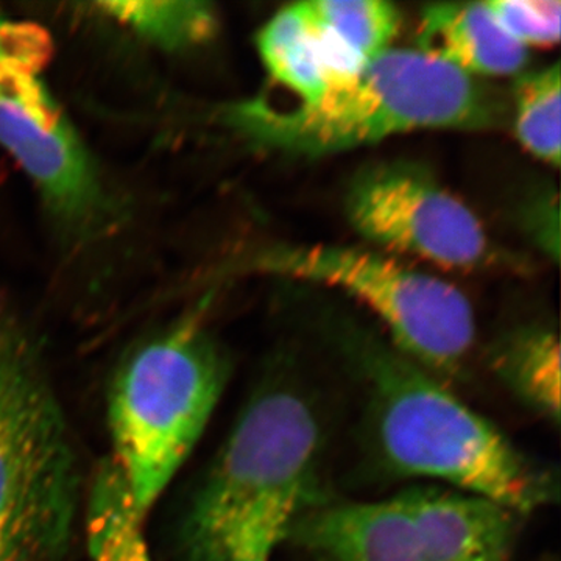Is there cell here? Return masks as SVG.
<instances>
[{"label":"cell","instance_id":"cell-1","mask_svg":"<svg viewBox=\"0 0 561 561\" xmlns=\"http://www.w3.org/2000/svg\"><path fill=\"white\" fill-rule=\"evenodd\" d=\"M321 445L311 391L287 375L262 382L181 519L179 561L272 559L313 505Z\"/></svg>","mask_w":561,"mask_h":561},{"label":"cell","instance_id":"cell-2","mask_svg":"<svg viewBox=\"0 0 561 561\" xmlns=\"http://www.w3.org/2000/svg\"><path fill=\"white\" fill-rule=\"evenodd\" d=\"M342 348L364 382L375 446L391 472L434 479L524 515L557 485L443 379L370 332L345 328Z\"/></svg>","mask_w":561,"mask_h":561},{"label":"cell","instance_id":"cell-3","mask_svg":"<svg viewBox=\"0 0 561 561\" xmlns=\"http://www.w3.org/2000/svg\"><path fill=\"white\" fill-rule=\"evenodd\" d=\"M501 102L437 58L389 49L356 79L287 110L262 99L231 103L224 124L265 150L327 157L426 130L479 131L501 124Z\"/></svg>","mask_w":561,"mask_h":561},{"label":"cell","instance_id":"cell-4","mask_svg":"<svg viewBox=\"0 0 561 561\" xmlns=\"http://www.w3.org/2000/svg\"><path fill=\"white\" fill-rule=\"evenodd\" d=\"M81 501L79 449L38 334L0 295V546L61 561Z\"/></svg>","mask_w":561,"mask_h":561},{"label":"cell","instance_id":"cell-5","mask_svg":"<svg viewBox=\"0 0 561 561\" xmlns=\"http://www.w3.org/2000/svg\"><path fill=\"white\" fill-rule=\"evenodd\" d=\"M210 300L124 354L106 390L113 454L142 518L201 442L231 362L206 320Z\"/></svg>","mask_w":561,"mask_h":561},{"label":"cell","instance_id":"cell-6","mask_svg":"<svg viewBox=\"0 0 561 561\" xmlns=\"http://www.w3.org/2000/svg\"><path fill=\"white\" fill-rule=\"evenodd\" d=\"M247 265L345 291L378 317L394 348L437 378L460 375L470 357L476 321L467 297L387 254L341 245H273Z\"/></svg>","mask_w":561,"mask_h":561},{"label":"cell","instance_id":"cell-7","mask_svg":"<svg viewBox=\"0 0 561 561\" xmlns=\"http://www.w3.org/2000/svg\"><path fill=\"white\" fill-rule=\"evenodd\" d=\"M0 146L76 245L114 230L119 213L98 162L38 73L0 76Z\"/></svg>","mask_w":561,"mask_h":561},{"label":"cell","instance_id":"cell-8","mask_svg":"<svg viewBox=\"0 0 561 561\" xmlns=\"http://www.w3.org/2000/svg\"><path fill=\"white\" fill-rule=\"evenodd\" d=\"M345 205L351 227L390 253L449 271H472L490 260L476 214L419 165L364 169L351 181Z\"/></svg>","mask_w":561,"mask_h":561},{"label":"cell","instance_id":"cell-9","mask_svg":"<svg viewBox=\"0 0 561 561\" xmlns=\"http://www.w3.org/2000/svg\"><path fill=\"white\" fill-rule=\"evenodd\" d=\"M287 537L313 561H424L415 524L400 496L311 505Z\"/></svg>","mask_w":561,"mask_h":561},{"label":"cell","instance_id":"cell-10","mask_svg":"<svg viewBox=\"0 0 561 561\" xmlns=\"http://www.w3.org/2000/svg\"><path fill=\"white\" fill-rule=\"evenodd\" d=\"M400 497L424 561H511L518 512L457 490L413 489Z\"/></svg>","mask_w":561,"mask_h":561},{"label":"cell","instance_id":"cell-11","mask_svg":"<svg viewBox=\"0 0 561 561\" xmlns=\"http://www.w3.org/2000/svg\"><path fill=\"white\" fill-rule=\"evenodd\" d=\"M262 65L275 83L311 103L362 72L359 62L313 21L308 5L278 11L256 38Z\"/></svg>","mask_w":561,"mask_h":561},{"label":"cell","instance_id":"cell-12","mask_svg":"<svg viewBox=\"0 0 561 561\" xmlns=\"http://www.w3.org/2000/svg\"><path fill=\"white\" fill-rule=\"evenodd\" d=\"M420 51L467 76L504 77L526 66L527 49L494 20L485 2L437 3L420 14Z\"/></svg>","mask_w":561,"mask_h":561},{"label":"cell","instance_id":"cell-13","mask_svg":"<svg viewBox=\"0 0 561 561\" xmlns=\"http://www.w3.org/2000/svg\"><path fill=\"white\" fill-rule=\"evenodd\" d=\"M144 519L116 461L105 457L92 472L84 504L91 561H151Z\"/></svg>","mask_w":561,"mask_h":561},{"label":"cell","instance_id":"cell-14","mask_svg":"<svg viewBox=\"0 0 561 561\" xmlns=\"http://www.w3.org/2000/svg\"><path fill=\"white\" fill-rule=\"evenodd\" d=\"M103 16L164 51H186L209 43L219 31L213 3L198 0L99 2Z\"/></svg>","mask_w":561,"mask_h":561},{"label":"cell","instance_id":"cell-15","mask_svg":"<svg viewBox=\"0 0 561 561\" xmlns=\"http://www.w3.org/2000/svg\"><path fill=\"white\" fill-rule=\"evenodd\" d=\"M502 379L546 419L560 421V342L548 328H529L505 339L494 354Z\"/></svg>","mask_w":561,"mask_h":561},{"label":"cell","instance_id":"cell-16","mask_svg":"<svg viewBox=\"0 0 561 561\" xmlns=\"http://www.w3.org/2000/svg\"><path fill=\"white\" fill-rule=\"evenodd\" d=\"M513 127L524 150L559 168L561 153L560 65L523 73L513 91Z\"/></svg>","mask_w":561,"mask_h":561},{"label":"cell","instance_id":"cell-17","mask_svg":"<svg viewBox=\"0 0 561 561\" xmlns=\"http://www.w3.org/2000/svg\"><path fill=\"white\" fill-rule=\"evenodd\" d=\"M306 3L313 20L354 57L365 62L389 50L400 31V11L382 0H316Z\"/></svg>","mask_w":561,"mask_h":561},{"label":"cell","instance_id":"cell-18","mask_svg":"<svg viewBox=\"0 0 561 561\" xmlns=\"http://www.w3.org/2000/svg\"><path fill=\"white\" fill-rule=\"evenodd\" d=\"M497 24L522 46L551 47L560 41L559 0H493L485 2Z\"/></svg>","mask_w":561,"mask_h":561},{"label":"cell","instance_id":"cell-19","mask_svg":"<svg viewBox=\"0 0 561 561\" xmlns=\"http://www.w3.org/2000/svg\"><path fill=\"white\" fill-rule=\"evenodd\" d=\"M54 46L46 28L33 22L10 20L0 13V76L9 72L43 73Z\"/></svg>","mask_w":561,"mask_h":561},{"label":"cell","instance_id":"cell-20","mask_svg":"<svg viewBox=\"0 0 561 561\" xmlns=\"http://www.w3.org/2000/svg\"><path fill=\"white\" fill-rule=\"evenodd\" d=\"M0 561H24L16 556V553L7 551L5 548L0 546Z\"/></svg>","mask_w":561,"mask_h":561},{"label":"cell","instance_id":"cell-21","mask_svg":"<svg viewBox=\"0 0 561 561\" xmlns=\"http://www.w3.org/2000/svg\"><path fill=\"white\" fill-rule=\"evenodd\" d=\"M272 559H264V560H251V561H271Z\"/></svg>","mask_w":561,"mask_h":561}]
</instances>
